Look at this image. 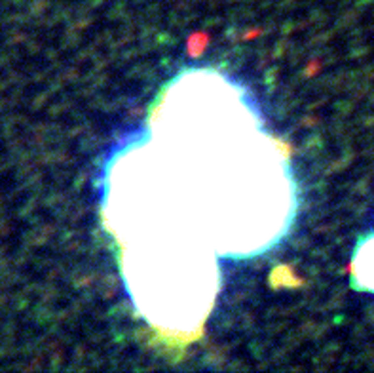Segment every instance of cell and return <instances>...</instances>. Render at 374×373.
Listing matches in <instances>:
<instances>
[{
	"label": "cell",
	"instance_id": "obj_1",
	"mask_svg": "<svg viewBox=\"0 0 374 373\" xmlns=\"http://www.w3.org/2000/svg\"><path fill=\"white\" fill-rule=\"evenodd\" d=\"M369 248L374 249V240H371V244H369ZM371 287H374V282H371Z\"/></svg>",
	"mask_w": 374,
	"mask_h": 373
}]
</instances>
